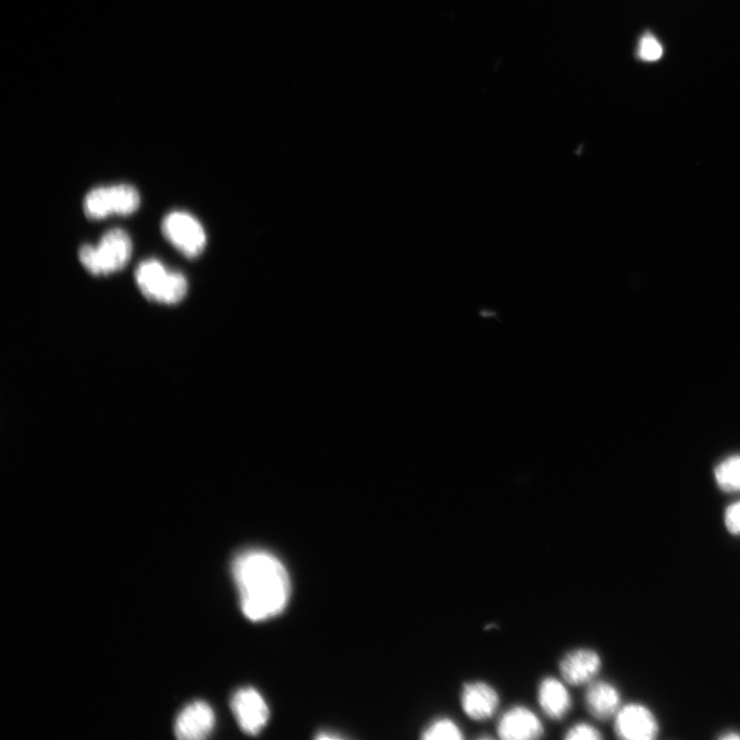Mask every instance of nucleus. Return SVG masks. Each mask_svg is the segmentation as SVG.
Listing matches in <instances>:
<instances>
[{"label":"nucleus","instance_id":"nucleus-2","mask_svg":"<svg viewBox=\"0 0 740 740\" xmlns=\"http://www.w3.org/2000/svg\"><path fill=\"white\" fill-rule=\"evenodd\" d=\"M131 254L132 242L129 235L124 230L114 229L103 235L97 247L83 245L79 258L90 274L101 276L124 269Z\"/></svg>","mask_w":740,"mask_h":740},{"label":"nucleus","instance_id":"nucleus-5","mask_svg":"<svg viewBox=\"0 0 740 740\" xmlns=\"http://www.w3.org/2000/svg\"><path fill=\"white\" fill-rule=\"evenodd\" d=\"M162 231L166 239L183 255L194 258L199 256L206 246L205 230L199 220L183 211L169 213L162 222Z\"/></svg>","mask_w":740,"mask_h":740},{"label":"nucleus","instance_id":"nucleus-11","mask_svg":"<svg viewBox=\"0 0 740 740\" xmlns=\"http://www.w3.org/2000/svg\"><path fill=\"white\" fill-rule=\"evenodd\" d=\"M602 666L600 655L591 649L580 648L567 653L560 663L565 682L581 686L594 680Z\"/></svg>","mask_w":740,"mask_h":740},{"label":"nucleus","instance_id":"nucleus-1","mask_svg":"<svg viewBox=\"0 0 740 740\" xmlns=\"http://www.w3.org/2000/svg\"><path fill=\"white\" fill-rule=\"evenodd\" d=\"M243 614L253 622L275 617L285 610L290 579L285 566L264 549H248L233 563Z\"/></svg>","mask_w":740,"mask_h":740},{"label":"nucleus","instance_id":"nucleus-9","mask_svg":"<svg viewBox=\"0 0 740 740\" xmlns=\"http://www.w3.org/2000/svg\"><path fill=\"white\" fill-rule=\"evenodd\" d=\"M497 731L504 740H533L543 736L544 727L532 710L516 706L501 717Z\"/></svg>","mask_w":740,"mask_h":740},{"label":"nucleus","instance_id":"nucleus-16","mask_svg":"<svg viewBox=\"0 0 740 740\" xmlns=\"http://www.w3.org/2000/svg\"><path fill=\"white\" fill-rule=\"evenodd\" d=\"M663 55V48L656 37L650 33L645 34L638 47V57L645 62L658 61Z\"/></svg>","mask_w":740,"mask_h":740},{"label":"nucleus","instance_id":"nucleus-6","mask_svg":"<svg viewBox=\"0 0 740 740\" xmlns=\"http://www.w3.org/2000/svg\"><path fill=\"white\" fill-rule=\"evenodd\" d=\"M232 710L241 729L249 735L261 733L270 718L266 700L254 688L237 691L232 699Z\"/></svg>","mask_w":740,"mask_h":740},{"label":"nucleus","instance_id":"nucleus-14","mask_svg":"<svg viewBox=\"0 0 740 740\" xmlns=\"http://www.w3.org/2000/svg\"><path fill=\"white\" fill-rule=\"evenodd\" d=\"M719 487L725 492L740 491V457L735 456L723 461L715 471Z\"/></svg>","mask_w":740,"mask_h":740},{"label":"nucleus","instance_id":"nucleus-10","mask_svg":"<svg viewBox=\"0 0 740 740\" xmlns=\"http://www.w3.org/2000/svg\"><path fill=\"white\" fill-rule=\"evenodd\" d=\"M215 724V715L208 703L195 701L178 715L174 731L182 740H200L209 736Z\"/></svg>","mask_w":740,"mask_h":740},{"label":"nucleus","instance_id":"nucleus-3","mask_svg":"<svg viewBox=\"0 0 740 740\" xmlns=\"http://www.w3.org/2000/svg\"><path fill=\"white\" fill-rule=\"evenodd\" d=\"M136 283L147 300L164 305L180 303L188 293V281L181 273L169 272L157 259H147L135 271Z\"/></svg>","mask_w":740,"mask_h":740},{"label":"nucleus","instance_id":"nucleus-15","mask_svg":"<svg viewBox=\"0 0 740 740\" xmlns=\"http://www.w3.org/2000/svg\"><path fill=\"white\" fill-rule=\"evenodd\" d=\"M422 738L425 740H460L464 738V735L454 720L439 718L423 731Z\"/></svg>","mask_w":740,"mask_h":740},{"label":"nucleus","instance_id":"nucleus-4","mask_svg":"<svg viewBox=\"0 0 740 740\" xmlns=\"http://www.w3.org/2000/svg\"><path fill=\"white\" fill-rule=\"evenodd\" d=\"M140 205V196L130 184L98 187L91 190L84 200V211L90 219H103L110 214L130 215Z\"/></svg>","mask_w":740,"mask_h":740},{"label":"nucleus","instance_id":"nucleus-8","mask_svg":"<svg viewBox=\"0 0 740 740\" xmlns=\"http://www.w3.org/2000/svg\"><path fill=\"white\" fill-rule=\"evenodd\" d=\"M461 705L464 713L474 721H486L492 718L500 705L496 689L486 682H470L464 685L461 694Z\"/></svg>","mask_w":740,"mask_h":740},{"label":"nucleus","instance_id":"nucleus-19","mask_svg":"<svg viewBox=\"0 0 740 740\" xmlns=\"http://www.w3.org/2000/svg\"><path fill=\"white\" fill-rule=\"evenodd\" d=\"M722 739H727V740L740 739V735L737 733H729L727 735H724Z\"/></svg>","mask_w":740,"mask_h":740},{"label":"nucleus","instance_id":"nucleus-18","mask_svg":"<svg viewBox=\"0 0 740 740\" xmlns=\"http://www.w3.org/2000/svg\"><path fill=\"white\" fill-rule=\"evenodd\" d=\"M725 524L731 534L740 535V502L731 505L726 510Z\"/></svg>","mask_w":740,"mask_h":740},{"label":"nucleus","instance_id":"nucleus-17","mask_svg":"<svg viewBox=\"0 0 740 740\" xmlns=\"http://www.w3.org/2000/svg\"><path fill=\"white\" fill-rule=\"evenodd\" d=\"M567 740H598L602 739V733L588 723H577L572 726L565 735Z\"/></svg>","mask_w":740,"mask_h":740},{"label":"nucleus","instance_id":"nucleus-12","mask_svg":"<svg viewBox=\"0 0 740 740\" xmlns=\"http://www.w3.org/2000/svg\"><path fill=\"white\" fill-rule=\"evenodd\" d=\"M538 701L542 711L552 720H562L572 709V698L563 682L557 678L543 679L538 688Z\"/></svg>","mask_w":740,"mask_h":740},{"label":"nucleus","instance_id":"nucleus-13","mask_svg":"<svg viewBox=\"0 0 740 740\" xmlns=\"http://www.w3.org/2000/svg\"><path fill=\"white\" fill-rule=\"evenodd\" d=\"M621 697L618 689L609 682L591 683L585 693V703L589 713L599 720H608L620 708Z\"/></svg>","mask_w":740,"mask_h":740},{"label":"nucleus","instance_id":"nucleus-7","mask_svg":"<svg viewBox=\"0 0 740 740\" xmlns=\"http://www.w3.org/2000/svg\"><path fill=\"white\" fill-rule=\"evenodd\" d=\"M615 732L621 739L652 740L657 737L659 727L651 711L638 703H632L616 714Z\"/></svg>","mask_w":740,"mask_h":740}]
</instances>
